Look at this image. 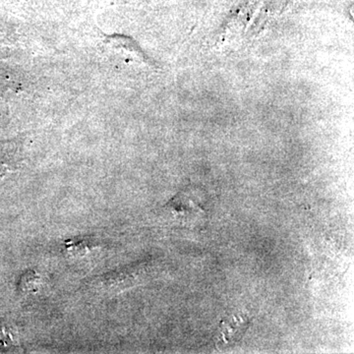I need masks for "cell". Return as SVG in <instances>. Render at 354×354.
<instances>
[{"label": "cell", "instance_id": "obj_1", "mask_svg": "<svg viewBox=\"0 0 354 354\" xmlns=\"http://www.w3.org/2000/svg\"><path fill=\"white\" fill-rule=\"evenodd\" d=\"M250 319L242 312L230 314L221 320L216 335V344L218 348L232 346L241 341L247 329Z\"/></svg>", "mask_w": 354, "mask_h": 354}, {"label": "cell", "instance_id": "obj_2", "mask_svg": "<svg viewBox=\"0 0 354 354\" xmlns=\"http://www.w3.org/2000/svg\"><path fill=\"white\" fill-rule=\"evenodd\" d=\"M41 278L36 271L25 272L21 277L18 288L24 293H37L41 288Z\"/></svg>", "mask_w": 354, "mask_h": 354}, {"label": "cell", "instance_id": "obj_3", "mask_svg": "<svg viewBox=\"0 0 354 354\" xmlns=\"http://www.w3.org/2000/svg\"><path fill=\"white\" fill-rule=\"evenodd\" d=\"M90 248V244L88 245V241L86 239L78 242L70 241L66 243L67 252L72 255H85Z\"/></svg>", "mask_w": 354, "mask_h": 354}, {"label": "cell", "instance_id": "obj_4", "mask_svg": "<svg viewBox=\"0 0 354 354\" xmlns=\"http://www.w3.org/2000/svg\"><path fill=\"white\" fill-rule=\"evenodd\" d=\"M13 342L12 330L6 324L0 323V344H10Z\"/></svg>", "mask_w": 354, "mask_h": 354}]
</instances>
